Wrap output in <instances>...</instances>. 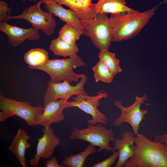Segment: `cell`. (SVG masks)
Listing matches in <instances>:
<instances>
[{
    "label": "cell",
    "instance_id": "cell-1",
    "mask_svg": "<svg viewBox=\"0 0 167 167\" xmlns=\"http://www.w3.org/2000/svg\"><path fill=\"white\" fill-rule=\"evenodd\" d=\"M124 167H167V147L139 134L135 137L132 156Z\"/></svg>",
    "mask_w": 167,
    "mask_h": 167
},
{
    "label": "cell",
    "instance_id": "cell-2",
    "mask_svg": "<svg viewBox=\"0 0 167 167\" xmlns=\"http://www.w3.org/2000/svg\"><path fill=\"white\" fill-rule=\"evenodd\" d=\"M161 3L141 12L137 11L111 14L109 19L112 30L113 41L127 40L136 36L148 23Z\"/></svg>",
    "mask_w": 167,
    "mask_h": 167
},
{
    "label": "cell",
    "instance_id": "cell-3",
    "mask_svg": "<svg viewBox=\"0 0 167 167\" xmlns=\"http://www.w3.org/2000/svg\"><path fill=\"white\" fill-rule=\"evenodd\" d=\"M86 66L82 58L76 55L65 58L49 59L42 65L29 68L45 72L49 75L51 81L56 82L67 81L71 83H77L84 75L75 73L73 69Z\"/></svg>",
    "mask_w": 167,
    "mask_h": 167
},
{
    "label": "cell",
    "instance_id": "cell-4",
    "mask_svg": "<svg viewBox=\"0 0 167 167\" xmlns=\"http://www.w3.org/2000/svg\"><path fill=\"white\" fill-rule=\"evenodd\" d=\"M81 21L85 35L94 46L99 50H109L113 41L112 33L107 13H98L92 19Z\"/></svg>",
    "mask_w": 167,
    "mask_h": 167
},
{
    "label": "cell",
    "instance_id": "cell-5",
    "mask_svg": "<svg viewBox=\"0 0 167 167\" xmlns=\"http://www.w3.org/2000/svg\"><path fill=\"white\" fill-rule=\"evenodd\" d=\"M71 131L70 138L72 140L81 139L98 147L97 150L99 152L104 150L108 152L114 151L109 143L115 140L114 134L112 129H107L103 124H88L87 128L79 129L74 127Z\"/></svg>",
    "mask_w": 167,
    "mask_h": 167
},
{
    "label": "cell",
    "instance_id": "cell-6",
    "mask_svg": "<svg viewBox=\"0 0 167 167\" xmlns=\"http://www.w3.org/2000/svg\"><path fill=\"white\" fill-rule=\"evenodd\" d=\"M108 96V93L104 90L97 92L96 95L92 96L77 94L72 97V101H68L66 108L78 107L90 115L92 118L87 120L88 124L95 125L99 123L105 125L107 124L108 119L104 113L99 110L98 107L100 104V100Z\"/></svg>",
    "mask_w": 167,
    "mask_h": 167
},
{
    "label": "cell",
    "instance_id": "cell-7",
    "mask_svg": "<svg viewBox=\"0 0 167 167\" xmlns=\"http://www.w3.org/2000/svg\"><path fill=\"white\" fill-rule=\"evenodd\" d=\"M42 3L41 0H39L36 4L25 9L20 14L10 16V19L26 20L31 24L32 27L50 35L54 33L57 25L56 20L53 14L41 9L40 6Z\"/></svg>",
    "mask_w": 167,
    "mask_h": 167
},
{
    "label": "cell",
    "instance_id": "cell-8",
    "mask_svg": "<svg viewBox=\"0 0 167 167\" xmlns=\"http://www.w3.org/2000/svg\"><path fill=\"white\" fill-rule=\"evenodd\" d=\"M148 99V97L146 94L141 97L136 95L134 103L128 107L124 106L119 101H115L114 104L120 110L121 113L113 121V125L117 127L120 126L123 122L127 123L132 126L134 135H138L139 125L147 113V110L141 109V106Z\"/></svg>",
    "mask_w": 167,
    "mask_h": 167
},
{
    "label": "cell",
    "instance_id": "cell-9",
    "mask_svg": "<svg viewBox=\"0 0 167 167\" xmlns=\"http://www.w3.org/2000/svg\"><path fill=\"white\" fill-rule=\"evenodd\" d=\"M0 109L23 119L30 126H34L36 118L41 114L44 107L34 106L28 102L20 101L5 97L0 91Z\"/></svg>",
    "mask_w": 167,
    "mask_h": 167
},
{
    "label": "cell",
    "instance_id": "cell-10",
    "mask_svg": "<svg viewBox=\"0 0 167 167\" xmlns=\"http://www.w3.org/2000/svg\"><path fill=\"white\" fill-rule=\"evenodd\" d=\"M87 80V77L85 74L81 78L79 81L75 85H71L67 81L56 82L50 80L44 96V107L52 101L69 99L77 94L88 95L84 89Z\"/></svg>",
    "mask_w": 167,
    "mask_h": 167
},
{
    "label": "cell",
    "instance_id": "cell-11",
    "mask_svg": "<svg viewBox=\"0 0 167 167\" xmlns=\"http://www.w3.org/2000/svg\"><path fill=\"white\" fill-rule=\"evenodd\" d=\"M43 135L38 139L36 152L34 157L29 161L30 165L37 167L40 159H49L52 155L56 146L60 143V139L54 134L52 127H44L42 130Z\"/></svg>",
    "mask_w": 167,
    "mask_h": 167
},
{
    "label": "cell",
    "instance_id": "cell-12",
    "mask_svg": "<svg viewBox=\"0 0 167 167\" xmlns=\"http://www.w3.org/2000/svg\"><path fill=\"white\" fill-rule=\"evenodd\" d=\"M69 98L60 99L52 101L44 107L42 113L36 118L34 126L42 125L47 128L52 123H58L64 119L63 110L66 108Z\"/></svg>",
    "mask_w": 167,
    "mask_h": 167
},
{
    "label": "cell",
    "instance_id": "cell-13",
    "mask_svg": "<svg viewBox=\"0 0 167 167\" xmlns=\"http://www.w3.org/2000/svg\"><path fill=\"white\" fill-rule=\"evenodd\" d=\"M0 30L8 37V42L12 46L17 47L26 40L34 41L40 37L39 30L31 27L23 28L8 24L7 22L0 23Z\"/></svg>",
    "mask_w": 167,
    "mask_h": 167
},
{
    "label": "cell",
    "instance_id": "cell-14",
    "mask_svg": "<svg viewBox=\"0 0 167 167\" xmlns=\"http://www.w3.org/2000/svg\"><path fill=\"white\" fill-rule=\"evenodd\" d=\"M41 1L49 12L66 23L75 27L81 31L83 35H85L82 21L76 12L71 9H66L62 5L54 1L48 0Z\"/></svg>",
    "mask_w": 167,
    "mask_h": 167
},
{
    "label": "cell",
    "instance_id": "cell-15",
    "mask_svg": "<svg viewBox=\"0 0 167 167\" xmlns=\"http://www.w3.org/2000/svg\"><path fill=\"white\" fill-rule=\"evenodd\" d=\"M130 131H125L122 138L114 141L113 147L114 151H118L119 155L115 167H122L125 162L132 156L134 147L135 137Z\"/></svg>",
    "mask_w": 167,
    "mask_h": 167
},
{
    "label": "cell",
    "instance_id": "cell-16",
    "mask_svg": "<svg viewBox=\"0 0 167 167\" xmlns=\"http://www.w3.org/2000/svg\"><path fill=\"white\" fill-rule=\"evenodd\" d=\"M68 7L76 12L82 21L93 18L98 13L97 3L92 0H48Z\"/></svg>",
    "mask_w": 167,
    "mask_h": 167
},
{
    "label": "cell",
    "instance_id": "cell-17",
    "mask_svg": "<svg viewBox=\"0 0 167 167\" xmlns=\"http://www.w3.org/2000/svg\"><path fill=\"white\" fill-rule=\"evenodd\" d=\"M29 136L24 129L19 128L8 149L13 153L23 167H27L25 157L26 150L31 146L28 142Z\"/></svg>",
    "mask_w": 167,
    "mask_h": 167
},
{
    "label": "cell",
    "instance_id": "cell-18",
    "mask_svg": "<svg viewBox=\"0 0 167 167\" xmlns=\"http://www.w3.org/2000/svg\"><path fill=\"white\" fill-rule=\"evenodd\" d=\"M97 0L98 13H126L137 11L127 6L125 0Z\"/></svg>",
    "mask_w": 167,
    "mask_h": 167
},
{
    "label": "cell",
    "instance_id": "cell-19",
    "mask_svg": "<svg viewBox=\"0 0 167 167\" xmlns=\"http://www.w3.org/2000/svg\"><path fill=\"white\" fill-rule=\"evenodd\" d=\"M49 48L54 55L64 57L77 55L79 51L78 47L76 43H68L58 37L51 41Z\"/></svg>",
    "mask_w": 167,
    "mask_h": 167
},
{
    "label": "cell",
    "instance_id": "cell-20",
    "mask_svg": "<svg viewBox=\"0 0 167 167\" xmlns=\"http://www.w3.org/2000/svg\"><path fill=\"white\" fill-rule=\"evenodd\" d=\"M96 151V147L89 144L81 152L74 155L71 154L69 156H64L62 163L69 167H83L88 156L94 154Z\"/></svg>",
    "mask_w": 167,
    "mask_h": 167
},
{
    "label": "cell",
    "instance_id": "cell-21",
    "mask_svg": "<svg viewBox=\"0 0 167 167\" xmlns=\"http://www.w3.org/2000/svg\"><path fill=\"white\" fill-rule=\"evenodd\" d=\"M49 59L48 52L40 48L32 49L26 53L24 56V61L28 64L29 68L42 65Z\"/></svg>",
    "mask_w": 167,
    "mask_h": 167
},
{
    "label": "cell",
    "instance_id": "cell-22",
    "mask_svg": "<svg viewBox=\"0 0 167 167\" xmlns=\"http://www.w3.org/2000/svg\"><path fill=\"white\" fill-rule=\"evenodd\" d=\"M98 57L99 61L106 65L113 76L122 71L119 60L116 57L115 53L101 49L99 50Z\"/></svg>",
    "mask_w": 167,
    "mask_h": 167
},
{
    "label": "cell",
    "instance_id": "cell-23",
    "mask_svg": "<svg viewBox=\"0 0 167 167\" xmlns=\"http://www.w3.org/2000/svg\"><path fill=\"white\" fill-rule=\"evenodd\" d=\"M58 37L71 44L76 43L82 34L81 31L70 24L66 23L60 29Z\"/></svg>",
    "mask_w": 167,
    "mask_h": 167
},
{
    "label": "cell",
    "instance_id": "cell-24",
    "mask_svg": "<svg viewBox=\"0 0 167 167\" xmlns=\"http://www.w3.org/2000/svg\"><path fill=\"white\" fill-rule=\"evenodd\" d=\"M95 81H99L105 83H111L113 79V76L109 70L102 62L99 61L92 67Z\"/></svg>",
    "mask_w": 167,
    "mask_h": 167
},
{
    "label": "cell",
    "instance_id": "cell-25",
    "mask_svg": "<svg viewBox=\"0 0 167 167\" xmlns=\"http://www.w3.org/2000/svg\"><path fill=\"white\" fill-rule=\"evenodd\" d=\"M112 154L104 160L98 162L93 166V167H109L115 163L118 158L119 154L118 151H113Z\"/></svg>",
    "mask_w": 167,
    "mask_h": 167
},
{
    "label": "cell",
    "instance_id": "cell-26",
    "mask_svg": "<svg viewBox=\"0 0 167 167\" xmlns=\"http://www.w3.org/2000/svg\"><path fill=\"white\" fill-rule=\"evenodd\" d=\"M11 8L4 1H0V23L7 22L10 19V16L7 13H10Z\"/></svg>",
    "mask_w": 167,
    "mask_h": 167
},
{
    "label": "cell",
    "instance_id": "cell-27",
    "mask_svg": "<svg viewBox=\"0 0 167 167\" xmlns=\"http://www.w3.org/2000/svg\"><path fill=\"white\" fill-rule=\"evenodd\" d=\"M46 167H64L66 166L64 165H59L57 160L54 156H53L51 159L47 160L45 163Z\"/></svg>",
    "mask_w": 167,
    "mask_h": 167
},
{
    "label": "cell",
    "instance_id": "cell-28",
    "mask_svg": "<svg viewBox=\"0 0 167 167\" xmlns=\"http://www.w3.org/2000/svg\"><path fill=\"white\" fill-rule=\"evenodd\" d=\"M154 141L162 143L167 147V132L165 134L155 136Z\"/></svg>",
    "mask_w": 167,
    "mask_h": 167
},
{
    "label": "cell",
    "instance_id": "cell-29",
    "mask_svg": "<svg viewBox=\"0 0 167 167\" xmlns=\"http://www.w3.org/2000/svg\"><path fill=\"white\" fill-rule=\"evenodd\" d=\"M11 116H12V115L9 113L1 110L0 112V122L6 120L9 117Z\"/></svg>",
    "mask_w": 167,
    "mask_h": 167
},
{
    "label": "cell",
    "instance_id": "cell-30",
    "mask_svg": "<svg viewBox=\"0 0 167 167\" xmlns=\"http://www.w3.org/2000/svg\"><path fill=\"white\" fill-rule=\"evenodd\" d=\"M36 0H29V1H34V2H35V1Z\"/></svg>",
    "mask_w": 167,
    "mask_h": 167
}]
</instances>
